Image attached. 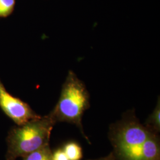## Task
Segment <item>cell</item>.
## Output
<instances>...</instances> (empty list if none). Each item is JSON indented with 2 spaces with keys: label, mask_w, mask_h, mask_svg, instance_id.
<instances>
[{
  "label": "cell",
  "mask_w": 160,
  "mask_h": 160,
  "mask_svg": "<svg viewBox=\"0 0 160 160\" xmlns=\"http://www.w3.org/2000/svg\"><path fill=\"white\" fill-rule=\"evenodd\" d=\"M149 131L159 134L160 132V102L158 97L154 110L145 121L144 125Z\"/></svg>",
  "instance_id": "5b68a950"
},
{
  "label": "cell",
  "mask_w": 160,
  "mask_h": 160,
  "mask_svg": "<svg viewBox=\"0 0 160 160\" xmlns=\"http://www.w3.org/2000/svg\"><path fill=\"white\" fill-rule=\"evenodd\" d=\"M52 160H69L62 147L52 151Z\"/></svg>",
  "instance_id": "9c48e42d"
},
{
  "label": "cell",
  "mask_w": 160,
  "mask_h": 160,
  "mask_svg": "<svg viewBox=\"0 0 160 160\" xmlns=\"http://www.w3.org/2000/svg\"><path fill=\"white\" fill-rule=\"evenodd\" d=\"M88 160H115L114 159V155L113 152H110L108 155L106 156V157H103L101 158H96V159H90Z\"/></svg>",
  "instance_id": "30bf717a"
},
{
  "label": "cell",
  "mask_w": 160,
  "mask_h": 160,
  "mask_svg": "<svg viewBox=\"0 0 160 160\" xmlns=\"http://www.w3.org/2000/svg\"><path fill=\"white\" fill-rule=\"evenodd\" d=\"M15 5V0H0V17H6L12 13Z\"/></svg>",
  "instance_id": "ba28073f"
},
{
  "label": "cell",
  "mask_w": 160,
  "mask_h": 160,
  "mask_svg": "<svg viewBox=\"0 0 160 160\" xmlns=\"http://www.w3.org/2000/svg\"><path fill=\"white\" fill-rule=\"evenodd\" d=\"M109 138L115 160H160L159 135L149 131L133 111L112 125Z\"/></svg>",
  "instance_id": "6da1fadb"
},
{
  "label": "cell",
  "mask_w": 160,
  "mask_h": 160,
  "mask_svg": "<svg viewBox=\"0 0 160 160\" xmlns=\"http://www.w3.org/2000/svg\"><path fill=\"white\" fill-rule=\"evenodd\" d=\"M23 160H52V151L48 145L24 157Z\"/></svg>",
  "instance_id": "52a82bcc"
},
{
  "label": "cell",
  "mask_w": 160,
  "mask_h": 160,
  "mask_svg": "<svg viewBox=\"0 0 160 160\" xmlns=\"http://www.w3.org/2000/svg\"><path fill=\"white\" fill-rule=\"evenodd\" d=\"M56 121L50 113L12 128L7 138L6 160H16L49 145Z\"/></svg>",
  "instance_id": "7a4b0ae2"
},
{
  "label": "cell",
  "mask_w": 160,
  "mask_h": 160,
  "mask_svg": "<svg viewBox=\"0 0 160 160\" xmlns=\"http://www.w3.org/2000/svg\"><path fill=\"white\" fill-rule=\"evenodd\" d=\"M61 147L69 160H81L83 157L81 147L75 141H69Z\"/></svg>",
  "instance_id": "8992f818"
},
{
  "label": "cell",
  "mask_w": 160,
  "mask_h": 160,
  "mask_svg": "<svg viewBox=\"0 0 160 160\" xmlns=\"http://www.w3.org/2000/svg\"><path fill=\"white\" fill-rule=\"evenodd\" d=\"M90 108V94L84 82L72 71L63 83L57 105L50 113L56 122H67L78 128L82 137L90 143L84 133L82 116Z\"/></svg>",
  "instance_id": "3957f363"
},
{
  "label": "cell",
  "mask_w": 160,
  "mask_h": 160,
  "mask_svg": "<svg viewBox=\"0 0 160 160\" xmlns=\"http://www.w3.org/2000/svg\"><path fill=\"white\" fill-rule=\"evenodd\" d=\"M0 108L17 126L23 125L30 120L38 119L36 114L29 105L6 90L0 80Z\"/></svg>",
  "instance_id": "277c9868"
}]
</instances>
